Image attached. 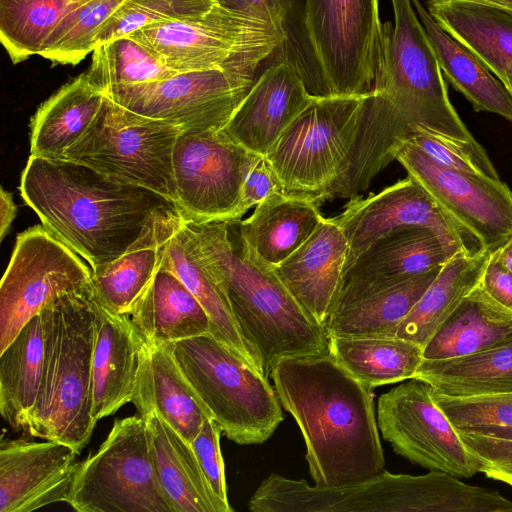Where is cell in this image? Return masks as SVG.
Here are the masks:
<instances>
[{
    "mask_svg": "<svg viewBox=\"0 0 512 512\" xmlns=\"http://www.w3.org/2000/svg\"><path fill=\"white\" fill-rule=\"evenodd\" d=\"M20 193L42 225L91 269L135 248L162 245L185 222L171 199L62 158L30 155Z\"/></svg>",
    "mask_w": 512,
    "mask_h": 512,
    "instance_id": "obj_1",
    "label": "cell"
},
{
    "mask_svg": "<svg viewBox=\"0 0 512 512\" xmlns=\"http://www.w3.org/2000/svg\"><path fill=\"white\" fill-rule=\"evenodd\" d=\"M269 377L303 436L315 485H344L384 470L371 391L330 354L284 358Z\"/></svg>",
    "mask_w": 512,
    "mask_h": 512,
    "instance_id": "obj_2",
    "label": "cell"
},
{
    "mask_svg": "<svg viewBox=\"0 0 512 512\" xmlns=\"http://www.w3.org/2000/svg\"><path fill=\"white\" fill-rule=\"evenodd\" d=\"M185 225L243 335L259 352L266 377L284 358L329 354L325 328L299 304L272 268L247 255L235 221L185 220Z\"/></svg>",
    "mask_w": 512,
    "mask_h": 512,
    "instance_id": "obj_3",
    "label": "cell"
},
{
    "mask_svg": "<svg viewBox=\"0 0 512 512\" xmlns=\"http://www.w3.org/2000/svg\"><path fill=\"white\" fill-rule=\"evenodd\" d=\"M91 283L60 295L40 312L44 360L37 398L24 432L69 445L88 444L92 417V358L96 307Z\"/></svg>",
    "mask_w": 512,
    "mask_h": 512,
    "instance_id": "obj_4",
    "label": "cell"
},
{
    "mask_svg": "<svg viewBox=\"0 0 512 512\" xmlns=\"http://www.w3.org/2000/svg\"><path fill=\"white\" fill-rule=\"evenodd\" d=\"M172 71L222 69L257 76L287 34L256 10L222 0L198 15L145 26L130 34Z\"/></svg>",
    "mask_w": 512,
    "mask_h": 512,
    "instance_id": "obj_5",
    "label": "cell"
},
{
    "mask_svg": "<svg viewBox=\"0 0 512 512\" xmlns=\"http://www.w3.org/2000/svg\"><path fill=\"white\" fill-rule=\"evenodd\" d=\"M172 352L210 418L229 440L262 444L284 420L268 378L211 334L173 343Z\"/></svg>",
    "mask_w": 512,
    "mask_h": 512,
    "instance_id": "obj_6",
    "label": "cell"
},
{
    "mask_svg": "<svg viewBox=\"0 0 512 512\" xmlns=\"http://www.w3.org/2000/svg\"><path fill=\"white\" fill-rule=\"evenodd\" d=\"M394 23H383L382 55L374 91L400 111L410 128L476 141L450 102L437 56L412 0H391Z\"/></svg>",
    "mask_w": 512,
    "mask_h": 512,
    "instance_id": "obj_7",
    "label": "cell"
},
{
    "mask_svg": "<svg viewBox=\"0 0 512 512\" xmlns=\"http://www.w3.org/2000/svg\"><path fill=\"white\" fill-rule=\"evenodd\" d=\"M300 21L316 65L313 95L373 90L383 41L379 0H302Z\"/></svg>",
    "mask_w": 512,
    "mask_h": 512,
    "instance_id": "obj_8",
    "label": "cell"
},
{
    "mask_svg": "<svg viewBox=\"0 0 512 512\" xmlns=\"http://www.w3.org/2000/svg\"><path fill=\"white\" fill-rule=\"evenodd\" d=\"M368 94L319 96L284 130L264 155L283 194L317 204L330 198L344 172Z\"/></svg>",
    "mask_w": 512,
    "mask_h": 512,
    "instance_id": "obj_9",
    "label": "cell"
},
{
    "mask_svg": "<svg viewBox=\"0 0 512 512\" xmlns=\"http://www.w3.org/2000/svg\"><path fill=\"white\" fill-rule=\"evenodd\" d=\"M66 503L79 512H175L142 416L114 421L97 452L79 462Z\"/></svg>",
    "mask_w": 512,
    "mask_h": 512,
    "instance_id": "obj_10",
    "label": "cell"
},
{
    "mask_svg": "<svg viewBox=\"0 0 512 512\" xmlns=\"http://www.w3.org/2000/svg\"><path fill=\"white\" fill-rule=\"evenodd\" d=\"M181 131L129 111L105 95L90 127L62 159L146 187L177 204L172 155Z\"/></svg>",
    "mask_w": 512,
    "mask_h": 512,
    "instance_id": "obj_11",
    "label": "cell"
},
{
    "mask_svg": "<svg viewBox=\"0 0 512 512\" xmlns=\"http://www.w3.org/2000/svg\"><path fill=\"white\" fill-rule=\"evenodd\" d=\"M263 155L223 130L181 131L172 162L177 204L188 221H239L244 181Z\"/></svg>",
    "mask_w": 512,
    "mask_h": 512,
    "instance_id": "obj_12",
    "label": "cell"
},
{
    "mask_svg": "<svg viewBox=\"0 0 512 512\" xmlns=\"http://www.w3.org/2000/svg\"><path fill=\"white\" fill-rule=\"evenodd\" d=\"M91 273L43 225L20 233L0 284V353L54 299L87 287Z\"/></svg>",
    "mask_w": 512,
    "mask_h": 512,
    "instance_id": "obj_13",
    "label": "cell"
},
{
    "mask_svg": "<svg viewBox=\"0 0 512 512\" xmlns=\"http://www.w3.org/2000/svg\"><path fill=\"white\" fill-rule=\"evenodd\" d=\"M257 77L222 69L198 70L104 94L129 111L182 131L222 130Z\"/></svg>",
    "mask_w": 512,
    "mask_h": 512,
    "instance_id": "obj_14",
    "label": "cell"
},
{
    "mask_svg": "<svg viewBox=\"0 0 512 512\" xmlns=\"http://www.w3.org/2000/svg\"><path fill=\"white\" fill-rule=\"evenodd\" d=\"M377 423L395 453L428 470L470 478L479 462L433 398V387L412 378L382 394Z\"/></svg>",
    "mask_w": 512,
    "mask_h": 512,
    "instance_id": "obj_15",
    "label": "cell"
},
{
    "mask_svg": "<svg viewBox=\"0 0 512 512\" xmlns=\"http://www.w3.org/2000/svg\"><path fill=\"white\" fill-rule=\"evenodd\" d=\"M391 158L491 253L512 238V191L501 180L444 167L407 140Z\"/></svg>",
    "mask_w": 512,
    "mask_h": 512,
    "instance_id": "obj_16",
    "label": "cell"
},
{
    "mask_svg": "<svg viewBox=\"0 0 512 512\" xmlns=\"http://www.w3.org/2000/svg\"><path fill=\"white\" fill-rule=\"evenodd\" d=\"M332 218L349 246L343 274L372 243L401 227H427L469 254L486 249L409 175L378 193L350 198L342 213Z\"/></svg>",
    "mask_w": 512,
    "mask_h": 512,
    "instance_id": "obj_17",
    "label": "cell"
},
{
    "mask_svg": "<svg viewBox=\"0 0 512 512\" xmlns=\"http://www.w3.org/2000/svg\"><path fill=\"white\" fill-rule=\"evenodd\" d=\"M79 453L46 440L4 439L0 443V512H31L66 502Z\"/></svg>",
    "mask_w": 512,
    "mask_h": 512,
    "instance_id": "obj_18",
    "label": "cell"
},
{
    "mask_svg": "<svg viewBox=\"0 0 512 512\" xmlns=\"http://www.w3.org/2000/svg\"><path fill=\"white\" fill-rule=\"evenodd\" d=\"M317 97L288 57L267 66L222 129L234 142L265 155L284 130Z\"/></svg>",
    "mask_w": 512,
    "mask_h": 512,
    "instance_id": "obj_19",
    "label": "cell"
},
{
    "mask_svg": "<svg viewBox=\"0 0 512 512\" xmlns=\"http://www.w3.org/2000/svg\"><path fill=\"white\" fill-rule=\"evenodd\" d=\"M458 252L427 227L397 228L372 243L343 274L335 305L365 290L442 267Z\"/></svg>",
    "mask_w": 512,
    "mask_h": 512,
    "instance_id": "obj_20",
    "label": "cell"
},
{
    "mask_svg": "<svg viewBox=\"0 0 512 512\" xmlns=\"http://www.w3.org/2000/svg\"><path fill=\"white\" fill-rule=\"evenodd\" d=\"M95 300L92 417L97 423L132 402L146 342L127 315L112 313Z\"/></svg>",
    "mask_w": 512,
    "mask_h": 512,
    "instance_id": "obj_21",
    "label": "cell"
},
{
    "mask_svg": "<svg viewBox=\"0 0 512 512\" xmlns=\"http://www.w3.org/2000/svg\"><path fill=\"white\" fill-rule=\"evenodd\" d=\"M348 251L339 225L333 218H323L310 238L273 269L299 304L323 327L337 300Z\"/></svg>",
    "mask_w": 512,
    "mask_h": 512,
    "instance_id": "obj_22",
    "label": "cell"
},
{
    "mask_svg": "<svg viewBox=\"0 0 512 512\" xmlns=\"http://www.w3.org/2000/svg\"><path fill=\"white\" fill-rule=\"evenodd\" d=\"M140 416L155 413L189 445L210 415L182 373L172 344L146 343L132 402Z\"/></svg>",
    "mask_w": 512,
    "mask_h": 512,
    "instance_id": "obj_23",
    "label": "cell"
},
{
    "mask_svg": "<svg viewBox=\"0 0 512 512\" xmlns=\"http://www.w3.org/2000/svg\"><path fill=\"white\" fill-rule=\"evenodd\" d=\"M323 218L317 203L274 193L235 225L247 255L274 269L310 238Z\"/></svg>",
    "mask_w": 512,
    "mask_h": 512,
    "instance_id": "obj_24",
    "label": "cell"
},
{
    "mask_svg": "<svg viewBox=\"0 0 512 512\" xmlns=\"http://www.w3.org/2000/svg\"><path fill=\"white\" fill-rule=\"evenodd\" d=\"M426 9L448 34L465 45L512 93V13L461 0H426Z\"/></svg>",
    "mask_w": 512,
    "mask_h": 512,
    "instance_id": "obj_25",
    "label": "cell"
},
{
    "mask_svg": "<svg viewBox=\"0 0 512 512\" xmlns=\"http://www.w3.org/2000/svg\"><path fill=\"white\" fill-rule=\"evenodd\" d=\"M441 268L365 290L337 303L324 326L327 336L395 337L400 323Z\"/></svg>",
    "mask_w": 512,
    "mask_h": 512,
    "instance_id": "obj_26",
    "label": "cell"
},
{
    "mask_svg": "<svg viewBox=\"0 0 512 512\" xmlns=\"http://www.w3.org/2000/svg\"><path fill=\"white\" fill-rule=\"evenodd\" d=\"M126 315L150 345L173 344L211 331L210 319L202 305L162 265Z\"/></svg>",
    "mask_w": 512,
    "mask_h": 512,
    "instance_id": "obj_27",
    "label": "cell"
},
{
    "mask_svg": "<svg viewBox=\"0 0 512 512\" xmlns=\"http://www.w3.org/2000/svg\"><path fill=\"white\" fill-rule=\"evenodd\" d=\"M161 265L173 272L202 305L210 319V334L266 376L259 352L246 340L224 296L202 264L185 222L164 243Z\"/></svg>",
    "mask_w": 512,
    "mask_h": 512,
    "instance_id": "obj_28",
    "label": "cell"
},
{
    "mask_svg": "<svg viewBox=\"0 0 512 512\" xmlns=\"http://www.w3.org/2000/svg\"><path fill=\"white\" fill-rule=\"evenodd\" d=\"M143 418L159 482L175 512H232L214 495L191 445L157 414Z\"/></svg>",
    "mask_w": 512,
    "mask_h": 512,
    "instance_id": "obj_29",
    "label": "cell"
},
{
    "mask_svg": "<svg viewBox=\"0 0 512 512\" xmlns=\"http://www.w3.org/2000/svg\"><path fill=\"white\" fill-rule=\"evenodd\" d=\"M512 341V312L480 286L457 306L423 348L426 360L451 359Z\"/></svg>",
    "mask_w": 512,
    "mask_h": 512,
    "instance_id": "obj_30",
    "label": "cell"
},
{
    "mask_svg": "<svg viewBox=\"0 0 512 512\" xmlns=\"http://www.w3.org/2000/svg\"><path fill=\"white\" fill-rule=\"evenodd\" d=\"M104 99L86 73L62 86L31 118L30 155L62 158L90 127Z\"/></svg>",
    "mask_w": 512,
    "mask_h": 512,
    "instance_id": "obj_31",
    "label": "cell"
},
{
    "mask_svg": "<svg viewBox=\"0 0 512 512\" xmlns=\"http://www.w3.org/2000/svg\"><path fill=\"white\" fill-rule=\"evenodd\" d=\"M412 4L452 87L475 111L495 113L512 122V93L473 52L435 22L420 0Z\"/></svg>",
    "mask_w": 512,
    "mask_h": 512,
    "instance_id": "obj_32",
    "label": "cell"
},
{
    "mask_svg": "<svg viewBox=\"0 0 512 512\" xmlns=\"http://www.w3.org/2000/svg\"><path fill=\"white\" fill-rule=\"evenodd\" d=\"M491 254L487 249L455 254L402 320L396 336L424 348L460 302L479 285Z\"/></svg>",
    "mask_w": 512,
    "mask_h": 512,
    "instance_id": "obj_33",
    "label": "cell"
},
{
    "mask_svg": "<svg viewBox=\"0 0 512 512\" xmlns=\"http://www.w3.org/2000/svg\"><path fill=\"white\" fill-rule=\"evenodd\" d=\"M329 354L370 391L414 378L423 348L395 337L330 336Z\"/></svg>",
    "mask_w": 512,
    "mask_h": 512,
    "instance_id": "obj_34",
    "label": "cell"
},
{
    "mask_svg": "<svg viewBox=\"0 0 512 512\" xmlns=\"http://www.w3.org/2000/svg\"><path fill=\"white\" fill-rule=\"evenodd\" d=\"M44 360L41 314L32 317L0 353V412L14 430H25L35 404Z\"/></svg>",
    "mask_w": 512,
    "mask_h": 512,
    "instance_id": "obj_35",
    "label": "cell"
},
{
    "mask_svg": "<svg viewBox=\"0 0 512 512\" xmlns=\"http://www.w3.org/2000/svg\"><path fill=\"white\" fill-rule=\"evenodd\" d=\"M414 378L448 397L512 393V341L466 356L423 359Z\"/></svg>",
    "mask_w": 512,
    "mask_h": 512,
    "instance_id": "obj_36",
    "label": "cell"
},
{
    "mask_svg": "<svg viewBox=\"0 0 512 512\" xmlns=\"http://www.w3.org/2000/svg\"><path fill=\"white\" fill-rule=\"evenodd\" d=\"M88 0H0V40L13 63L39 55L56 26Z\"/></svg>",
    "mask_w": 512,
    "mask_h": 512,
    "instance_id": "obj_37",
    "label": "cell"
},
{
    "mask_svg": "<svg viewBox=\"0 0 512 512\" xmlns=\"http://www.w3.org/2000/svg\"><path fill=\"white\" fill-rule=\"evenodd\" d=\"M86 74L96 88L106 93L121 86L163 80L177 73L148 47L125 35L98 44Z\"/></svg>",
    "mask_w": 512,
    "mask_h": 512,
    "instance_id": "obj_38",
    "label": "cell"
},
{
    "mask_svg": "<svg viewBox=\"0 0 512 512\" xmlns=\"http://www.w3.org/2000/svg\"><path fill=\"white\" fill-rule=\"evenodd\" d=\"M163 245L138 247L91 269V285L99 303L112 313L126 315L158 271Z\"/></svg>",
    "mask_w": 512,
    "mask_h": 512,
    "instance_id": "obj_39",
    "label": "cell"
},
{
    "mask_svg": "<svg viewBox=\"0 0 512 512\" xmlns=\"http://www.w3.org/2000/svg\"><path fill=\"white\" fill-rule=\"evenodd\" d=\"M126 0H88L50 33L39 55L52 63L76 65L96 47L104 23Z\"/></svg>",
    "mask_w": 512,
    "mask_h": 512,
    "instance_id": "obj_40",
    "label": "cell"
},
{
    "mask_svg": "<svg viewBox=\"0 0 512 512\" xmlns=\"http://www.w3.org/2000/svg\"><path fill=\"white\" fill-rule=\"evenodd\" d=\"M221 1L126 0L102 26L96 37V46L148 25L198 15Z\"/></svg>",
    "mask_w": 512,
    "mask_h": 512,
    "instance_id": "obj_41",
    "label": "cell"
},
{
    "mask_svg": "<svg viewBox=\"0 0 512 512\" xmlns=\"http://www.w3.org/2000/svg\"><path fill=\"white\" fill-rule=\"evenodd\" d=\"M401 140L409 141L444 167L500 180L488 154L477 141L454 139L419 125L411 127Z\"/></svg>",
    "mask_w": 512,
    "mask_h": 512,
    "instance_id": "obj_42",
    "label": "cell"
},
{
    "mask_svg": "<svg viewBox=\"0 0 512 512\" xmlns=\"http://www.w3.org/2000/svg\"><path fill=\"white\" fill-rule=\"evenodd\" d=\"M433 398L456 430L476 426H512V393Z\"/></svg>",
    "mask_w": 512,
    "mask_h": 512,
    "instance_id": "obj_43",
    "label": "cell"
},
{
    "mask_svg": "<svg viewBox=\"0 0 512 512\" xmlns=\"http://www.w3.org/2000/svg\"><path fill=\"white\" fill-rule=\"evenodd\" d=\"M220 426L207 418L191 444L200 467L214 495L231 511L228 501L224 462L220 448Z\"/></svg>",
    "mask_w": 512,
    "mask_h": 512,
    "instance_id": "obj_44",
    "label": "cell"
},
{
    "mask_svg": "<svg viewBox=\"0 0 512 512\" xmlns=\"http://www.w3.org/2000/svg\"><path fill=\"white\" fill-rule=\"evenodd\" d=\"M458 433L470 452L477 458L479 472L508 485L512 484V440L465 431H458Z\"/></svg>",
    "mask_w": 512,
    "mask_h": 512,
    "instance_id": "obj_45",
    "label": "cell"
},
{
    "mask_svg": "<svg viewBox=\"0 0 512 512\" xmlns=\"http://www.w3.org/2000/svg\"><path fill=\"white\" fill-rule=\"evenodd\" d=\"M274 193H283L282 184L269 162L262 156L244 181L238 208L239 220L250 208Z\"/></svg>",
    "mask_w": 512,
    "mask_h": 512,
    "instance_id": "obj_46",
    "label": "cell"
},
{
    "mask_svg": "<svg viewBox=\"0 0 512 512\" xmlns=\"http://www.w3.org/2000/svg\"><path fill=\"white\" fill-rule=\"evenodd\" d=\"M479 284L492 299L512 312V273L493 254Z\"/></svg>",
    "mask_w": 512,
    "mask_h": 512,
    "instance_id": "obj_47",
    "label": "cell"
},
{
    "mask_svg": "<svg viewBox=\"0 0 512 512\" xmlns=\"http://www.w3.org/2000/svg\"><path fill=\"white\" fill-rule=\"evenodd\" d=\"M246 9L256 10L286 32L287 23L300 14L302 0H227ZM287 34V32H286Z\"/></svg>",
    "mask_w": 512,
    "mask_h": 512,
    "instance_id": "obj_48",
    "label": "cell"
},
{
    "mask_svg": "<svg viewBox=\"0 0 512 512\" xmlns=\"http://www.w3.org/2000/svg\"><path fill=\"white\" fill-rule=\"evenodd\" d=\"M17 214L11 193L0 189V239L3 240Z\"/></svg>",
    "mask_w": 512,
    "mask_h": 512,
    "instance_id": "obj_49",
    "label": "cell"
},
{
    "mask_svg": "<svg viewBox=\"0 0 512 512\" xmlns=\"http://www.w3.org/2000/svg\"><path fill=\"white\" fill-rule=\"evenodd\" d=\"M458 431L476 433L492 438L512 440V426H476Z\"/></svg>",
    "mask_w": 512,
    "mask_h": 512,
    "instance_id": "obj_50",
    "label": "cell"
},
{
    "mask_svg": "<svg viewBox=\"0 0 512 512\" xmlns=\"http://www.w3.org/2000/svg\"><path fill=\"white\" fill-rule=\"evenodd\" d=\"M492 254L512 273V238Z\"/></svg>",
    "mask_w": 512,
    "mask_h": 512,
    "instance_id": "obj_51",
    "label": "cell"
},
{
    "mask_svg": "<svg viewBox=\"0 0 512 512\" xmlns=\"http://www.w3.org/2000/svg\"><path fill=\"white\" fill-rule=\"evenodd\" d=\"M461 1H471V2L483 3V4H487V5H491L494 7H498V8L507 10L512 13V0H461Z\"/></svg>",
    "mask_w": 512,
    "mask_h": 512,
    "instance_id": "obj_52",
    "label": "cell"
}]
</instances>
